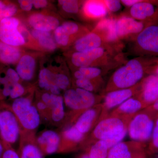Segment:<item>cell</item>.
<instances>
[{
	"instance_id": "cell-42",
	"label": "cell",
	"mask_w": 158,
	"mask_h": 158,
	"mask_svg": "<svg viewBox=\"0 0 158 158\" xmlns=\"http://www.w3.org/2000/svg\"><path fill=\"white\" fill-rule=\"evenodd\" d=\"M149 107L158 114V98L153 103L149 106Z\"/></svg>"
},
{
	"instance_id": "cell-40",
	"label": "cell",
	"mask_w": 158,
	"mask_h": 158,
	"mask_svg": "<svg viewBox=\"0 0 158 158\" xmlns=\"http://www.w3.org/2000/svg\"><path fill=\"white\" fill-rule=\"evenodd\" d=\"M33 6L37 9L45 8L48 5V2L45 0H34Z\"/></svg>"
},
{
	"instance_id": "cell-28",
	"label": "cell",
	"mask_w": 158,
	"mask_h": 158,
	"mask_svg": "<svg viewBox=\"0 0 158 158\" xmlns=\"http://www.w3.org/2000/svg\"><path fill=\"white\" fill-rule=\"evenodd\" d=\"M99 67H82L77 69L74 71L73 79H87L94 80L102 77L105 71Z\"/></svg>"
},
{
	"instance_id": "cell-37",
	"label": "cell",
	"mask_w": 158,
	"mask_h": 158,
	"mask_svg": "<svg viewBox=\"0 0 158 158\" xmlns=\"http://www.w3.org/2000/svg\"><path fill=\"white\" fill-rule=\"evenodd\" d=\"M5 75L8 79V81L12 85H14L16 83H19L20 78L16 70L13 69L9 68L6 71Z\"/></svg>"
},
{
	"instance_id": "cell-4",
	"label": "cell",
	"mask_w": 158,
	"mask_h": 158,
	"mask_svg": "<svg viewBox=\"0 0 158 158\" xmlns=\"http://www.w3.org/2000/svg\"><path fill=\"white\" fill-rule=\"evenodd\" d=\"M113 47H101L70 54L72 65L77 69L94 67L106 69L113 65Z\"/></svg>"
},
{
	"instance_id": "cell-43",
	"label": "cell",
	"mask_w": 158,
	"mask_h": 158,
	"mask_svg": "<svg viewBox=\"0 0 158 158\" xmlns=\"http://www.w3.org/2000/svg\"><path fill=\"white\" fill-rule=\"evenodd\" d=\"M151 74H154L158 76V61L152 68L150 72Z\"/></svg>"
},
{
	"instance_id": "cell-47",
	"label": "cell",
	"mask_w": 158,
	"mask_h": 158,
	"mask_svg": "<svg viewBox=\"0 0 158 158\" xmlns=\"http://www.w3.org/2000/svg\"><path fill=\"white\" fill-rule=\"evenodd\" d=\"M147 158H148V157Z\"/></svg>"
},
{
	"instance_id": "cell-30",
	"label": "cell",
	"mask_w": 158,
	"mask_h": 158,
	"mask_svg": "<svg viewBox=\"0 0 158 158\" xmlns=\"http://www.w3.org/2000/svg\"><path fill=\"white\" fill-rule=\"evenodd\" d=\"M38 86L44 91L49 92L50 89L55 84L54 73L48 69L44 68L40 71L38 77Z\"/></svg>"
},
{
	"instance_id": "cell-1",
	"label": "cell",
	"mask_w": 158,
	"mask_h": 158,
	"mask_svg": "<svg viewBox=\"0 0 158 158\" xmlns=\"http://www.w3.org/2000/svg\"><path fill=\"white\" fill-rule=\"evenodd\" d=\"M158 61V57H137L116 69L109 79L102 94L131 88L147 76Z\"/></svg>"
},
{
	"instance_id": "cell-35",
	"label": "cell",
	"mask_w": 158,
	"mask_h": 158,
	"mask_svg": "<svg viewBox=\"0 0 158 158\" xmlns=\"http://www.w3.org/2000/svg\"><path fill=\"white\" fill-rule=\"evenodd\" d=\"M25 91V88L20 82L16 83L13 85L11 88L9 98L14 100L23 97Z\"/></svg>"
},
{
	"instance_id": "cell-19",
	"label": "cell",
	"mask_w": 158,
	"mask_h": 158,
	"mask_svg": "<svg viewBox=\"0 0 158 158\" xmlns=\"http://www.w3.org/2000/svg\"><path fill=\"white\" fill-rule=\"evenodd\" d=\"M141 82V90L138 95L148 107L158 98V76L149 75Z\"/></svg>"
},
{
	"instance_id": "cell-8",
	"label": "cell",
	"mask_w": 158,
	"mask_h": 158,
	"mask_svg": "<svg viewBox=\"0 0 158 158\" xmlns=\"http://www.w3.org/2000/svg\"><path fill=\"white\" fill-rule=\"evenodd\" d=\"M155 24L140 21L130 16H122L111 19L110 23V40L116 44L121 40L135 38L148 26Z\"/></svg>"
},
{
	"instance_id": "cell-44",
	"label": "cell",
	"mask_w": 158,
	"mask_h": 158,
	"mask_svg": "<svg viewBox=\"0 0 158 158\" xmlns=\"http://www.w3.org/2000/svg\"><path fill=\"white\" fill-rule=\"evenodd\" d=\"M4 151V147L2 142L0 141V158H2Z\"/></svg>"
},
{
	"instance_id": "cell-14",
	"label": "cell",
	"mask_w": 158,
	"mask_h": 158,
	"mask_svg": "<svg viewBox=\"0 0 158 158\" xmlns=\"http://www.w3.org/2000/svg\"><path fill=\"white\" fill-rule=\"evenodd\" d=\"M130 17L140 21L158 23V1L141 0L131 7Z\"/></svg>"
},
{
	"instance_id": "cell-36",
	"label": "cell",
	"mask_w": 158,
	"mask_h": 158,
	"mask_svg": "<svg viewBox=\"0 0 158 158\" xmlns=\"http://www.w3.org/2000/svg\"><path fill=\"white\" fill-rule=\"evenodd\" d=\"M104 2L108 12H116L121 9V1L118 0H104Z\"/></svg>"
},
{
	"instance_id": "cell-34",
	"label": "cell",
	"mask_w": 158,
	"mask_h": 158,
	"mask_svg": "<svg viewBox=\"0 0 158 158\" xmlns=\"http://www.w3.org/2000/svg\"><path fill=\"white\" fill-rule=\"evenodd\" d=\"M63 11L69 14H75L78 12L79 2L75 0H60L58 1Z\"/></svg>"
},
{
	"instance_id": "cell-9",
	"label": "cell",
	"mask_w": 158,
	"mask_h": 158,
	"mask_svg": "<svg viewBox=\"0 0 158 158\" xmlns=\"http://www.w3.org/2000/svg\"><path fill=\"white\" fill-rule=\"evenodd\" d=\"M132 40L131 51L135 56L158 57V23L148 26Z\"/></svg>"
},
{
	"instance_id": "cell-25",
	"label": "cell",
	"mask_w": 158,
	"mask_h": 158,
	"mask_svg": "<svg viewBox=\"0 0 158 158\" xmlns=\"http://www.w3.org/2000/svg\"><path fill=\"white\" fill-rule=\"evenodd\" d=\"M22 56L21 51L18 47L0 41V62L7 64H15Z\"/></svg>"
},
{
	"instance_id": "cell-2",
	"label": "cell",
	"mask_w": 158,
	"mask_h": 158,
	"mask_svg": "<svg viewBox=\"0 0 158 158\" xmlns=\"http://www.w3.org/2000/svg\"><path fill=\"white\" fill-rule=\"evenodd\" d=\"M134 116L108 115L102 118L85 138L80 149L84 151L99 141H104L110 149L125 138L127 133L129 123Z\"/></svg>"
},
{
	"instance_id": "cell-23",
	"label": "cell",
	"mask_w": 158,
	"mask_h": 158,
	"mask_svg": "<svg viewBox=\"0 0 158 158\" xmlns=\"http://www.w3.org/2000/svg\"><path fill=\"white\" fill-rule=\"evenodd\" d=\"M36 68V60L30 55H23L18 62L16 71L21 80L29 81L34 77Z\"/></svg>"
},
{
	"instance_id": "cell-22",
	"label": "cell",
	"mask_w": 158,
	"mask_h": 158,
	"mask_svg": "<svg viewBox=\"0 0 158 158\" xmlns=\"http://www.w3.org/2000/svg\"><path fill=\"white\" fill-rule=\"evenodd\" d=\"M28 22L34 30L49 32L55 31L60 24L57 18L42 13L31 15L28 18Z\"/></svg>"
},
{
	"instance_id": "cell-5",
	"label": "cell",
	"mask_w": 158,
	"mask_h": 158,
	"mask_svg": "<svg viewBox=\"0 0 158 158\" xmlns=\"http://www.w3.org/2000/svg\"><path fill=\"white\" fill-rule=\"evenodd\" d=\"M11 108L17 118L20 131L36 132L42 121L32 96L14 100Z\"/></svg>"
},
{
	"instance_id": "cell-11",
	"label": "cell",
	"mask_w": 158,
	"mask_h": 158,
	"mask_svg": "<svg viewBox=\"0 0 158 158\" xmlns=\"http://www.w3.org/2000/svg\"><path fill=\"white\" fill-rule=\"evenodd\" d=\"M141 90V82L134 87L127 89L114 90L104 94L102 112L99 121L108 116L110 111L115 109L127 99L137 95Z\"/></svg>"
},
{
	"instance_id": "cell-10",
	"label": "cell",
	"mask_w": 158,
	"mask_h": 158,
	"mask_svg": "<svg viewBox=\"0 0 158 158\" xmlns=\"http://www.w3.org/2000/svg\"><path fill=\"white\" fill-rule=\"evenodd\" d=\"M20 127L11 106L3 105L0 107V136L4 144L11 145L19 138Z\"/></svg>"
},
{
	"instance_id": "cell-31",
	"label": "cell",
	"mask_w": 158,
	"mask_h": 158,
	"mask_svg": "<svg viewBox=\"0 0 158 158\" xmlns=\"http://www.w3.org/2000/svg\"><path fill=\"white\" fill-rule=\"evenodd\" d=\"M54 39L57 44L62 47H67L75 42L67 32L60 25L54 31Z\"/></svg>"
},
{
	"instance_id": "cell-3",
	"label": "cell",
	"mask_w": 158,
	"mask_h": 158,
	"mask_svg": "<svg viewBox=\"0 0 158 158\" xmlns=\"http://www.w3.org/2000/svg\"><path fill=\"white\" fill-rule=\"evenodd\" d=\"M62 96L68 111L65 112V120L61 127L62 130L74 124L79 116L86 110L101 103L104 95L74 87L65 90Z\"/></svg>"
},
{
	"instance_id": "cell-17",
	"label": "cell",
	"mask_w": 158,
	"mask_h": 158,
	"mask_svg": "<svg viewBox=\"0 0 158 158\" xmlns=\"http://www.w3.org/2000/svg\"><path fill=\"white\" fill-rule=\"evenodd\" d=\"M36 132L20 131L18 153L20 158H43L37 145Z\"/></svg>"
},
{
	"instance_id": "cell-7",
	"label": "cell",
	"mask_w": 158,
	"mask_h": 158,
	"mask_svg": "<svg viewBox=\"0 0 158 158\" xmlns=\"http://www.w3.org/2000/svg\"><path fill=\"white\" fill-rule=\"evenodd\" d=\"M158 115L148 106L135 114L128 127L130 138L144 143L150 141Z\"/></svg>"
},
{
	"instance_id": "cell-26",
	"label": "cell",
	"mask_w": 158,
	"mask_h": 158,
	"mask_svg": "<svg viewBox=\"0 0 158 158\" xmlns=\"http://www.w3.org/2000/svg\"><path fill=\"white\" fill-rule=\"evenodd\" d=\"M73 84L76 88H81L94 94L104 90L105 83L103 78L90 80L87 79H73ZM102 92V93H103Z\"/></svg>"
},
{
	"instance_id": "cell-18",
	"label": "cell",
	"mask_w": 158,
	"mask_h": 158,
	"mask_svg": "<svg viewBox=\"0 0 158 158\" xmlns=\"http://www.w3.org/2000/svg\"><path fill=\"white\" fill-rule=\"evenodd\" d=\"M37 145L43 156L58 153L60 145V133L53 130H44L36 137Z\"/></svg>"
},
{
	"instance_id": "cell-45",
	"label": "cell",
	"mask_w": 158,
	"mask_h": 158,
	"mask_svg": "<svg viewBox=\"0 0 158 158\" xmlns=\"http://www.w3.org/2000/svg\"><path fill=\"white\" fill-rule=\"evenodd\" d=\"M77 158H89V156L87 152L84 151V152L82 153Z\"/></svg>"
},
{
	"instance_id": "cell-13",
	"label": "cell",
	"mask_w": 158,
	"mask_h": 158,
	"mask_svg": "<svg viewBox=\"0 0 158 158\" xmlns=\"http://www.w3.org/2000/svg\"><path fill=\"white\" fill-rule=\"evenodd\" d=\"M19 20L16 17L9 18L1 21L0 41L17 47L24 45L26 40L19 30Z\"/></svg>"
},
{
	"instance_id": "cell-29",
	"label": "cell",
	"mask_w": 158,
	"mask_h": 158,
	"mask_svg": "<svg viewBox=\"0 0 158 158\" xmlns=\"http://www.w3.org/2000/svg\"><path fill=\"white\" fill-rule=\"evenodd\" d=\"M109 148L104 141L94 142L84 151L88 152L89 158H107Z\"/></svg>"
},
{
	"instance_id": "cell-46",
	"label": "cell",
	"mask_w": 158,
	"mask_h": 158,
	"mask_svg": "<svg viewBox=\"0 0 158 158\" xmlns=\"http://www.w3.org/2000/svg\"><path fill=\"white\" fill-rule=\"evenodd\" d=\"M156 158H158V157H156Z\"/></svg>"
},
{
	"instance_id": "cell-12",
	"label": "cell",
	"mask_w": 158,
	"mask_h": 158,
	"mask_svg": "<svg viewBox=\"0 0 158 158\" xmlns=\"http://www.w3.org/2000/svg\"><path fill=\"white\" fill-rule=\"evenodd\" d=\"M146 143L135 141L120 142L111 148L107 158H147Z\"/></svg>"
},
{
	"instance_id": "cell-38",
	"label": "cell",
	"mask_w": 158,
	"mask_h": 158,
	"mask_svg": "<svg viewBox=\"0 0 158 158\" xmlns=\"http://www.w3.org/2000/svg\"><path fill=\"white\" fill-rule=\"evenodd\" d=\"M3 144L4 147V151L2 158H20L17 152L11 147V145L4 143Z\"/></svg>"
},
{
	"instance_id": "cell-39",
	"label": "cell",
	"mask_w": 158,
	"mask_h": 158,
	"mask_svg": "<svg viewBox=\"0 0 158 158\" xmlns=\"http://www.w3.org/2000/svg\"><path fill=\"white\" fill-rule=\"evenodd\" d=\"M18 2L21 9L24 11H30L33 8V1L31 0H19Z\"/></svg>"
},
{
	"instance_id": "cell-21",
	"label": "cell",
	"mask_w": 158,
	"mask_h": 158,
	"mask_svg": "<svg viewBox=\"0 0 158 158\" xmlns=\"http://www.w3.org/2000/svg\"><path fill=\"white\" fill-rule=\"evenodd\" d=\"M148 106L140 98L138 94L131 98L115 109L112 110L108 115L110 116H132Z\"/></svg>"
},
{
	"instance_id": "cell-15",
	"label": "cell",
	"mask_w": 158,
	"mask_h": 158,
	"mask_svg": "<svg viewBox=\"0 0 158 158\" xmlns=\"http://www.w3.org/2000/svg\"><path fill=\"white\" fill-rule=\"evenodd\" d=\"M60 133V145L58 153H66L80 149L81 144L86 136L71 126L62 130Z\"/></svg>"
},
{
	"instance_id": "cell-27",
	"label": "cell",
	"mask_w": 158,
	"mask_h": 158,
	"mask_svg": "<svg viewBox=\"0 0 158 158\" xmlns=\"http://www.w3.org/2000/svg\"><path fill=\"white\" fill-rule=\"evenodd\" d=\"M31 36L37 40L40 47L47 51L56 50L57 44L50 32L33 30L31 31Z\"/></svg>"
},
{
	"instance_id": "cell-20",
	"label": "cell",
	"mask_w": 158,
	"mask_h": 158,
	"mask_svg": "<svg viewBox=\"0 0 158 158\" xmlns=\"http://www.w3.org/2000/svg\"><path fill=\"white\" fill-rule=\"evenodd\" d=\"M45 104L49 110L50 124L61 127L65 120L66 113L63 96L51 94L49 101Z\"/></svg>"
},
{
	"instance_id": "cell-16",
	"label": "cell",
	"mask_w": 158,
	"mask_h": 158,
	"mask_svg": "<svg viewBox=\"0 0 158 158\" xmlns=\"http://www.w3.org/2000/svg\"><path fill=\"white\" fill-rule=\"evenodd\" d=\"M102 112L101 103L82 113L73 125L80 133L87 137L99 121Z\"/></svg>"
},
{
	"instance_id": "cell-41",
	"label": "cell",
	"mask_w": 158,
	"mask_h": 158,
	"mask_svg": "<svg viewBox=\"0 0 158 158\" xmlns=\"http://www.w3.org/2000/svg\"><path fill=\"white\" fill-rule=\"evenodd\" d=\"M120 1L122 4L123 6L131 7L132 6L139 2L141 0H122Z\"/></svg>"
},
{
	"instance_id": "cell-33",
	"label": "cell",
	"mask_w": 158,
	"mask_h": 158,
	"mask_svg": "<svg viewBox=\"0 0 158 158\" xmlns=\"http://www.w3.org/2000/svg\"><path fill=\"white\" fill-rule=\"evenodd\" d=\"M54 78L55 84L62 91H65L71 88L72 81L67 74L63 73H54Z\"/></svg>"
},
{
	"instance_id": "cell-32",
	"label": "cell",
	"mask_w": 158,
	"mask_h": 158,
	"mask_svg": "<svg viewBox=\"0 0 158 158\" xmlns=\"http://www.w3.org/2000/svg\"><path fill=\"white\" fill-rule=\"evenodd\" d=\"M148 155L158 153V115L156 118L151 138L147 147Z\"/></svg>"
},
{
	"instance_id": "cell-24",
	"label": "cell",
	"mask_w": 158,
	"mask_h": 158,
	"mask_svg": "<svg viewBox=\"0 0 158 158\" xmlns=\"http://www.w3.org/2000/svg\"><path fill=\"white\" fill-rule=\"evenodd\" d=\"M84 15L90 19L103 18L109 13L103 1H87L83 7Z\"/></svg>"
},
{
	"instance_id": "cell-6",
	"label": "cell",
	"mask_w": 158,
	"mask_h": 158,
	"mask_svg": "<svg viewBox=\"0 0 158 158\" xmlns=\"http://www.w3.org/2000/svg\"><path fill=\"white\" fill-rule=\"evenodd\" d=\"M110 20L102 19L93 31L77 40L73 44L72 52L112 46L113 44L110 40Z\"/></svg>"
}]
</instances>
